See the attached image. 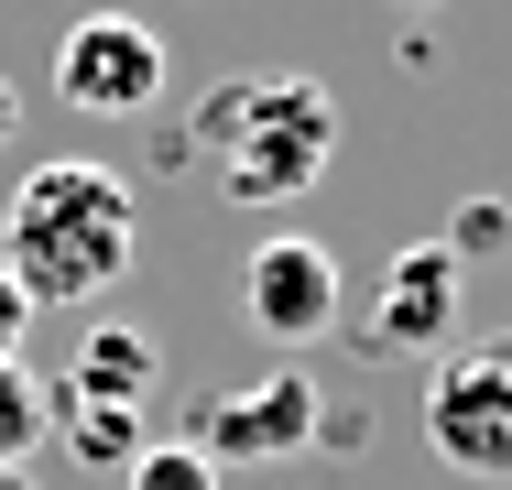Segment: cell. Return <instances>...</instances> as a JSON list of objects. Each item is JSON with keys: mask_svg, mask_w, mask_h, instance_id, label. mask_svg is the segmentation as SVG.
<instances>
[{"mask_svg": "<svg viewBox=\"0 0 512 490\" xmlns=\"http://www.w3.org/2000/svg\"><path fill=\"white\" fill-rule=\"evenodd\" d=\"M186 153L207 164V186L229 196V207H284L338 153V88L327 77H295V66H251V77H229V88L197 98Z\"/></svg>", "mask_w": 512, "mask_h": 490, "instance_id": "2", "label": "cell"}, {"mask_svg": "<svg viewBox=\"0 0 512 490\" xmlns=\"http://www.w3.org/2000/svg\"><path fill=\"white\" fill-rule=\"evenodd\" d=\"M120 490H218V469H207V447H186V436H153L120 469Z\"/></svg>", "mask_w": 512, "mask_h": 490, "instance_id": "10", "label": "cell"}, {"mask_svg": "<svg viewBox=\"0 0 512 490\" xmlns=\"http://www.w3.org/2000/svg\"><path fill=\"white\" fill-rule=\"evenodd\" d=\"M55 98L88 109V120H131V109H153V98H164V33L131 22V11H88V22H66V44H55Z\"/></svg>", "mask_w": 512, "mask_h": 490, "instance_id": "4", "label": "cell"}, {"mask_svg": "<svg viewBox=\"0 0 512 490\" xmlns=\"http://www.w3.org/2000/svg\"><path fill=\"white\" fill-rule=\"evenodd\" d=\"M338 305H349V273H338V251L327 240H262L251 262H240V316H251V338H273V349H316L327 327H338Z\"/></svg>", "mask_w": 512, "mask_h": 490, "instance_id": "5", "label": "cell"}, {"mask_svg": "<svg viewBox=\"0 0 512 490\" xmlns=\"http://www.w3.org/2000/svg\"><path fill=\"white\" fill-rule=\"evenodd\" d=\"M447 251H458V273H469V262H512V207L502 196H469V207L447 218Z\"/></svg>", "mask_w": 512, "mask_h": 490, "instance_id": "11", "label": "cell"}, {"mask_svg": "<svg viewBox=\"0 0 512 490\" xmlns=\"http://www.w3.org/2000/svg\"><path fill=\"white\" fill-rule=\"evenodd\" d=\"M44 414H55V392H44L33 371H22V360H11V371H0V469H22V458H33Z\"/></svg>", "mask_w": 512, "mask_h": 490, "instance_id": "9", "label": "cell"}, {"mask_svg": "<svg viewBox=\"0 0 512 490\" xmlns=\"http://www.w3.org/2000/svg\"><path fill=\"white\" fill-rule=\"evenodd\" d=\"M316 425H327V403H316V382L284 360L273 382L197 403V436H186V447H207V469H273V458L316 447Z\"/></svg>", "mask_w": 512, "mask_h": 490, "instance_id": "7", "label": "cell"}, {"mask_svg": "<svg viewBox=\"0 0 512 490\" xmlns=\"http://www.w3.org/2000/svg\"><path fill=\"white\" fill-rule=\"evenodd\" d=\"M22 338H33V305H22V284H11V273H0V371H11V360H22Z\"/></svg>", "mask_w": 512, "mask_h": 490, "instance_id": "12", "label": "cell"}, {"mask_svg": "<svg viewBox=\"0 0 512 490\" xmlns=\"http://www.w3.org/2000/svg\"><path fill=\"white\" fill-rule=\"evenodd\" d=\"M153 382H164V360H153L142 327H88V349L66 371V414H142Z\"/></svg>", "mask_w": 512, "mask_h": 490, "instance_id": "8", "label": "cell"}, {"mask_svg": "<svg viewBox=\"0 0 512 490\" xmlns=\"http://www.w3.org/2000/svg\"><path fill=\"white\" fill-rule=\"evenodd\" d=\"M142 251V196L120 164L99 153H55L11 186V218H0V273L22 284V305H88L131 273Z\"/></svg>", "mask_w": 512, "mask_h": 490, "instance_id": "1", "label": "cell"}, {"mask_svg": "<svg viewBox=\"0 0 512 490\" xmlns=\"http://www.w3.org/2000/svg\"><path fill=\"white\" fill-rule=\"evenodd\" d=\"M393 11H425V0H393Z\"/></svg>", "mask_w": 512, "mask_h": 490, "instance_id": "14", "label": "cell"}, {"mask_svg": "<svg viewBox=\"0 0 512 490\" xmlns=\"http://www.w3.org/2000/svg\"><path fill=\"white\" fill-rule=\"evenodd\" d=\"M425 447H436L458 480H512V327L469 338V349H436Z\"/></svg>", "mask_w": 512, "mask_h": 490, "instance_id": "3", "label": "cell"}, {"mask_svg": "<svg viewBox=\"0 0 512 490\" xmlns=\"http://www.w3.org/2000/svg\"><path fill=\"white\" fill-rule=\"evenodd\" d=\"M458 305H469V273L447 240H414L382 262V294L360 305V349L371 360H414V349H458Z\"/></svg>", "mask_w": 512, "mask_h": 490, "instance_id": "6", "label": "cell"}, {"mask_svg": "<svg viewBox=\"0 0 512 490\" xmlns=\"http://www.w3.org/2000/svg\"><path fill=\"white\" fill-rule=\"evenodd\" d=\"M0 490H33V480H22V469H0Z\"/></svg>", "mask_w": 512, "mask_h": 490, "instance_id": "13", "label": "cell"}]
</instances>
